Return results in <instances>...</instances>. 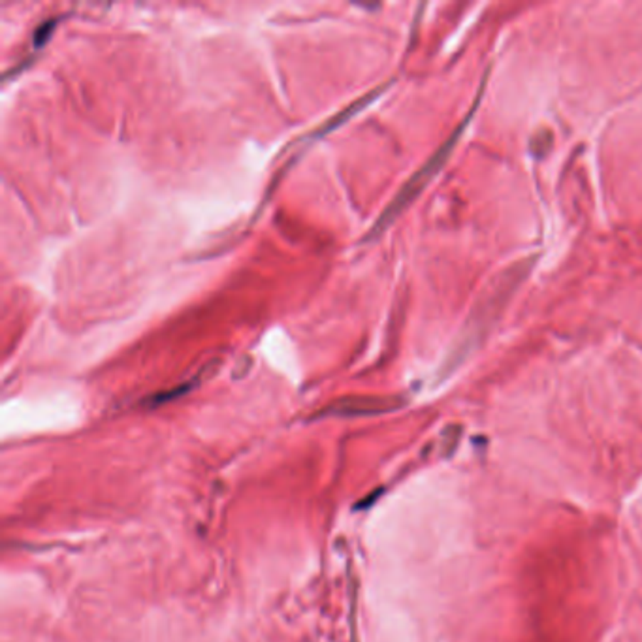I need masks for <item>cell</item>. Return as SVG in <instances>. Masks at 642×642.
Masks as SVG:
<instances>
[{
    "label": "cell",
    "instance_id": "1",
    "mask_svg": "<svg viewBox=\"0 0 642 642\" xmlns=\"http://www.w3.org/2000/svg\"><path fill=\"white\" fill-rule=\"evenodd\" d=\"M477 105H479V102H477ZM477 105H475L473 110H471V113H469V115L463 119L462 125H460V127L456 128L452 134H450V138H448L447 142L442 143L441 147L437 149L435 153L432 155V158H430V160H428V162L424 164V166H422V168L418 170L415 175H413L411 180L407 181V183L401 187V190L398 192V195H395L394 200L390 202V206L383 211V215H380L379 219L375 221L373 228L369 230V234L366 236L363 242H371V239H375L377 236H380V234H383V232H385L386 228H388L390 224H392V222H394L395 219H398V217H400L401 213H403V211H405L407 207L411 206L413 202L418 198V195H420L422 190L426 189L428 183H430V181H432L433 177L437 175V172H439V170L445 166V162H447L448 157H450V153H452V149L456 147V143L460 142V138H462L463 130H465V127H467L469 121H471V117H473V113L477 111Z\"/></svg>",
    "mask_w": 642,
    "mask_h": 642
},
{
    "label": "cell",
    "instance_id": "4",
    "mask_svg": "<svg viewBox=\"0 0 642 642\" xmlns=\"http://www.w3.org/2000/svg\"><path fill=\"white\" fill-rule=\"evenodd\" d=\"M55 25H57V19H49V21L42 23V25L38 26L36 32H34V46H36V48H42L43 43L48 42L49 36L53 34Z\"/></svg>",
    "mask_w": 642,
    "mask_h": 642
},
{
    "label": "cell",
    "instance_id": "2",
    "mask_svg": "<svg viewBox=\"0 0 642 642\" xmlns=\"http://www.w3.org/2000/svg\"><path fill=\"white\" fill-rule=\"evenodd\" d=\"M401 405L395 398H375V395H356L343 398L332 405H328L319 416H369L394 411Z\"/></svg>",
    "mask_w": 642,
    "mask_h": 642
},
{
    "label": "cell",
    "instance_id": "3",
    "mask_svg": "<svg viewBox=\"0 0 642 642\" xmlns=\"http://www.w3.org/2000/svg\"><path fill=\"white\" fill-rule=\"evenodd\" d=\"M198 383H200V379L187 380V383H183V385H180V386H175V388L168 390V392H160V394L153 395V398H149L147 403L149 405H160V403H166V401L175 400V398H180V395L187 394V392L195 388V386H198Z\"/></svg>",
    "mask_w": 642,
    "mask_h": 642
}]
</instances>
